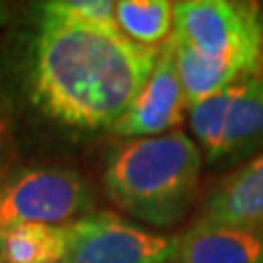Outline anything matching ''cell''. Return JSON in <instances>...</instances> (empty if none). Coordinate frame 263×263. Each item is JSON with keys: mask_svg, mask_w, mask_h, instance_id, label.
Listing matches in <instances>:
<instances>
[{"mask_svg": "<svg viewBox=\"0 0 263 263\" xmlns=\"http://www.w3.org/2000/svg\"><path fill=\"white\" fill-rule=\"evenodd\" d=\"M62 263H176L178 237L158 235L114 213H92L66 224Z\"/></svg>", "mask_w": 263, "mask_h": 263, "instance_id": "5", "label": "cell"}, {"mask_svg": "<svg viewBox=\"0 0 263 263\" xmlns=\"http://www.w3.org/2000/svg\"><path fill=\"white\" fill-rule=\"evenodd\" d=\"M66 226L13 224L0 228V263H62Z\"/></svg>", "mask_w": 263, "mask_h": 263, "instance_id": "11", "label": "cell"}, {"mask_svg": "<svg viewBox=\"0 0 263 263\" xmlns=\"http://www.w3.org/2000/svg\"><path fill=\"white\" fill-rule=\"evenodd\" d=\"M197 221L263 228V152L221 180L206 197Z\"/></svg>", "mask_w": 263, "mask_h": 263, "instance_id": "7", "label": "cell"}, {"mask_svg": "<svg viewBox=\"0 0 263 263\" xmlns=\"http://www.w3.org/2000/svg\"><path fill=\"white\" fill-rule=\"evenodd\" d=\"M40 7H42V18H60L103 29H117L114 3L110 0H53V3H42Z\"/></svg>", "mask_w": 263, "mask_h": 263, "instance_id": "14", "label": "cell"}, {"mask_svg": "<svg viewBox=\"0 0 263 263\" xmlns=\"http://www.w3.org/2000/svg\"><path fill=\"white\" fill-rule=\"evenodd\" d=\"M200 174V147L189 134L174 129L119 145L108 158L105 189L127 215L156 228H169L191 209Z\"/></svg>", "mask_w": 263, "mask_h": 263, "instance_id": "2", "label": "cell"}, {"mask_svg": "<svg viewBox=\"0 0 263 263\" xmlns=\"http://www.w3.org/2000/svg\"><path fill=\"white\" fill-rule=\"evenodd\" d=\"M3 20H5V7L0 5V22H3Z\"/></svg>", "mask_w": 263, "mask_h": 263, "instance_id": "16", "label": "cell"}, {"mask_svg": "<svg viewBox=\"0 0 263 263\" xmlns=\"http://www.w3.org/2000/svg\"><path fill=\"white\" fill-rule=\"evenodd\" d=\"M176 263H263V228L197 221L178 237Z\"/></svg>", "mask_w": 263, "mask_h": 263, "instance_id": "8", "label": "cell"}, {"mask_svg": "<svg viewBox=\"0 0 263 263\" xmlns=\"http://www.w3.org/2000/svg\"><path fill=\"white\" fill-rule=\"evenodd\" d=\"M250 9L254 13V18H257V24L261 29V35H263V0H259V3H250Z\"/></svg>", "mask_w": 263, "mask_h": 263, "instance_id": "15", "label": "cell"}, {"mask_svg": "<svg viewBox=\"0 0 263 263\" xmlns=\"http://www.w3.org/2000/svg\"><path fill=\"white\" fill-rule=\"evenodd\" d=\"M174 42V55H176V68L178 77L182 84V92L186 99V105H193L197 101H204L213 95L226 90L235 81H241L246 77H252L254 72L237 62L215 60V57L202 55L195 48Z\"/></svg>", "mask_w": 263, "mask_h": 263, "instance_id": "9", "label": "cell"}, {"mask_svg": "<svg viewBox=\"0 0 263 263\" xmlns=\"http://www.w3.org/2000/svg\"><path fill=\"white\" fill-rule=\"evenodd\" d=\"M95 195L70 169H29L0 182V228L13 224L66 226L88 215Z\"/></svg>", "mask_w": 263, "mask_h": 263, "instance_id": "4", "label": "cell"}, {"mask_svg": "<svg viewBox=\"0 0 263 263\" xmlns=\"http://www.w3.org/2000/svg\"><path fill=\"white\" fill-rule=\"evenodd\" d=\"M263 149V75L248 77L237 95L226 125L221 162L235 164Z\"/></svg>", "mask_w": 263, "mask_h": 263, "instance_id": "10", "label": "cell"}, {"mask_svg": "<svg viewBox=\"0 0 263 263\" xmlns=\"http://www.w3.org/2000/svg\"><path fill=\"white\" fill-rule=\"evenodd\" d=\"M158 48L119 29L42 18L33 53V99L72 127H114L152 75Z\"/></svg>", "mask_w": 263, "mask_h": 263, "instance_id": "1", "label": "cell"}, {"mask_svg": "<svg viewBox=\"0 0 263 263\" xmlns=\"http://www.w3.org/2000/svg\"><path fill=\"white\" fill-rule=\"evenodd\" d=\"M189 110L182 92V84L176 68V55L171 37L158 48L152 75L134 99L117 125L114 134L125 138H149L174 132L182 123L184 112Z\"/></svg>", "mask_w": 263, "mask_h": 263, "instance_id": "6", "label": "cell"}, {"mask_svg": "<svg viewBox=\"0 0 263 263\" xmlns=\"http://www.w3.org/2000/svg\"><path fill=\"white\" fill-rule=\"evenodd\" d=\"M248 79V77H246ZM235 81L233 86H228L226 90L213 95L204 101H197L193 105H189V125L197 141L200 152H204L209 162H221V154H224V141H226V125L228 117L233 110V103L239 90L243 86V81Z\"/></svg>", "mask_w": 263, "mask_h": 263, "instance_id": "13", "label": "cell"}, {"mask_svg": "<svg viewBox=\"0 0 263 263\" xmlns=\"http://www.w3.org/2000/svg\"><path fill=\"white\" fill-rule=\"evenodd\" d=\"M171 37L215 60L237 62L257 70L263 35L250 3L226 0H182L174 3Z\"/></svg>", "mask_w": 263, "mask_h": 263, "instance_id": "3", "label": "cell"}, {"mask_svg": "<svg viewBox=\"0 0 263 263\" xmlns=\"http://www.w3.org/2000/svg\"><path fill=\"white\" fill-rule=\"evenodd\" d=\"M117 29L132 42L156 48L174 31V3L169 0H121L114 3Z\"/></svg>", "mask_w": 263, "mask_h": 263, "instance_id": "12", "label": "cell"}]
</instances>
